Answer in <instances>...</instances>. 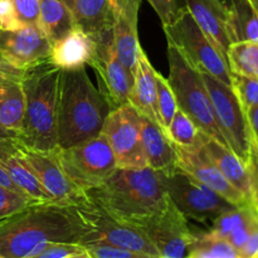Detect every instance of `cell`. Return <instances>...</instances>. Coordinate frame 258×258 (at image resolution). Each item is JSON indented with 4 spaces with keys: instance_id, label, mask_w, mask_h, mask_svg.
Listing matches in <instances>:
<instances>
[{
    "instance_id": "cell-33",
    "label": "cell",
    "mask_w": 258,
    "mask_h": 258,
    "mask_svg": "<svg viewBox=\"0 0 258 258\" xmlns=\"http://www.w3.org/2000/svg\"><path fill=\"white\" fill-rule=\"evenodd\" d=\"M232 90L244 112L258 106V80L232 73Z\"/></svg>"
},
{
    "instance_id": "cell-45",
    "label": "cell",
    "mask_w": 258,
    "mask_h": 258,
    "mask_svg": "<svg viewBox=\"0 0 258 258\" xmlns=\"http://www.w3.org/2000/svg\"><path fill=\"white\" fill-rule=\"evenodd\" d=\"M13 67H10L9 64H7L5 62H3L2 59H0V72H3V71H8V70H12Z\"/></svg>"
},
{
    "instance_id": "cell-8",
    "label": "cell",
    "mask_w": 258,
    "mask_h": 258,
    "mask_svg": "<svg viewBox=\"0 0 258 258\" xmlns=\"http://www.w3.org/2000/svg\"><path fill=\"white\" fill-rule=\"evenodd\" d=\"M159 175L169 198L186 219L213 223L219 216L236 208L223 197L180 169L171 174L159 173Z\"/></svg>"
},
{
    "instance_id": "cell-36",
    "label": "cell",
    "mask_w": 258,
    "mask_h": 258,
    "mask_svg": "<svg viewBox=\"0 0 258 258\" xmlns=\"http://www.w3.org/2000/svg\"><path fill=\"white\" fill-rule=\"evenodd\" d=\"M148 2L160 18L163 25L173 22L179 12L185 7L183 0H148Z\"/></svg>"
},
{
    "instance_id": "cell-34",
    "label": "cell",
    "mask_w": 258,
    "mask_h": 258,
    "mask_svg": "<svg viewBox=\"0 0 258 258\" xmlns=\"http://www.w3.org/2000/svg\"><path fill=\"white\" fill-rule=\"evenodd\" d=\"M82 246L92 258H151L146 254L112 246V244L100 241V239L87 242V243H83Z\"/></svg>"
},
{
    "instance_id": "cell-35",
    "label": "cell",
    "mask_w": 258,
    "mask_h": 258,
    "mask_svg": "<svg viewBox=\"0 0 258 258\" xmlns=\"http://www.w3.org/2000/svg\"><path fill=\"white\" fill-rule=\"evenodd\" d=\"M15 15L23 27L38 25L40 12V0H10Z\"/></svg>"
},
{
    "instance_id": "cell-1",
    "label": "cell",
    "mask_w": 258,
    "mask_h": 258,
    "mask_svg": "<svg viewBox=\"0 0 258 258\" xmlns=\"http://www.w3.org/2000/svg\"><path fill=\"white\" fill-rule=\"evenodd\" d=\"M93 229L77 206L34 203L0 222V257L30 258L49 243H85Z\"/></svg>"
},
{
    "instance_id": "cell-49",
    "label": "cell",
    "mask_w": 258,
    "mask_h": 258,
    "mask_svg": "<svg viewBox=\"0 0 258 258\" xmlns=\"http://www.w3.org/2000/svg\"><path fill=\"white\" fill-rule=\"evenodd\" d=\"M0 258H3V257H0Z\"/></svg>"
},
{
    "instance_id": "cell-18",
    "label": "cell",
    "mask_w": 258,
    "mask_h": 258,
    "mask_svg": "<svg viewBox=\"0 0 258 258\" xmlns=\"http://www.w3.org/2000/svg\"><path fill=\"white\" fill-rule=\"evenodd\" d=\"M193 19L227 59V49L233 43L229 27V10L218 0H183Z\"/></svg>"
},
{
    "instance_id": "cell-25",
    "label": "cell",
    "mask_w": 258,
    "mask_h": 258,
    "mask_svg": "<svg viewBox=\"0 0 258 258\" xmlns=\"http://www.w3.org/2000/svg\"><path fill=\"white\" fill-rule=\"evenodd\" d=\"M93 50L95 40L81 29L75 28L53 44L50 59L60 70H76L90 63Z\"/></svg>"
},
{
    "instance_id": "cell-37",
    "label": "cell",
    "mask_w": 258,
    "mask_h": 258,
    "mask_svg": "<svg viewBox=\"0 0 258 258\" xmlns=\"http://www.w3.org/2000/svg\"><path fill=\"white\" fill-rule=\"evenodd\" d=\"M82 252H85V247L80 243H49L39 253L30 258H68Z\"/></svg>"
},
{
    "instance_id": "cell-30",
    "label": "cell",
    "mask_w": 258,
    "mask_h": 258,
    "mask_svg": "<svg viewBox=\"0 0 258 258\" xmlns=\"http://www.w3.org/2000/svg\"><path fill=\"white\" fill-rule=\"evenodd\" d=\"M185 258H239V254L227 239L207 232L196 236Z\"/></svg>"
},
{
    "instance_id": "cell-13",
    "label": "cell",
    "mask_w": 258,
    "mask_h": 258,
    "mask_svg": "<svg viewBox=\"0 0 258 258\" xmlns=\"http://www.w3.org/2000/svg\"><path fill=\"white\" fill-rule=\"evenodd\" d=\"M88 64L95 71L98 91L107 101L111 110L128 105L134 78L117 58L112 37L95 40V50Z\"/></svg>"
},
{
    "instance_id": "cell-23",
    "label": "cell",
    "mask_w": 258,
    "mask_h": 258,
    "mask_svg": "<svg viewBox=\"0 0 258 258\" xmlns=\"http://www.w3.org/2000/svg\"><path fill=\"white\" fill-rule=\"evenodd\" d=\"M128 103L144 117L159 123L161 126L160 116L156 102L155 70L151 66L148 55L141 48L139 52L138 67H136L134 83L131 87Z\"/></svg>"
},
{
    "instance_id": "cell-29",
    "label": "cell",
    "mask_w": 258,
    "mask_h": 258,
    "mask_svg": "<svg viewBox=\"0 0 258 258\" xmlns=\"http://www.w3.org/2000/svg\"><path fill=\"white\" fill-rule=\"evenodd\" d=\"M227 62L232 73L258 80V43H232L227 49Z\"/></svg>"
},
{
    "instance_id": "cell-44",
    "label": "cell",
    "mask_w": 258,
    "mask_h": 258,
    "mask_svg": "<svg viewBox=\"0 0 258 258\" xmlns=\"http://www.w3.org/2000/svg\"><path fill=\"white\" fill-rule=\"evenodd\" d=\"M68 258H92V257H91L90 254H88L87 252H86V249H85V252H82V253L73 254V256H71V257H68Z\"/></svg>"
},
{
    "instance_id": "cell-14",
    "label": "cell",
    "mask_w": 258,
    "mask_h": 258,
    "mask_svg": "<svg viewBox=\"0 0 258 258\" xmlns=\"http://www.w3.org/2000/svg\"><path fill=\"white\" fill-rule=\"evenodd\" d=\"M52 43L38 25L0 30V59L19 71L50 59Z\"/></svg>"
},
{
    "instance_id": "cell-15",
    "label": "cell",
    "mask_w": 258,
    "mask_h": 258,
    "mask_svg": "<svg viewBox=\"0 0 258 258\" xmlns=\"http://www.w3.org/2000/svg\"><path fill=\"white\" fill-rule=\"evenodd\" d=\"M22 148L33 173L35 174L45 191L52 197L54 203L78 206L88 201L85 191L76 185L63 170L57 158V150L37 151L24 146Z\"/></svg>"
},
{
    "instance_id": "cell-41",
    "label": "cell",
    "mask_w": 258,
    "mask_h": 258,
    "mask_svg": "<svg viewBox=\"0 0 258 258\" xmlns=\"http://www.w3.org/2000/svg\"><path fill=\"white\" fill-rule=\"evenodd\" d=\"M244 113H246L249 134H251V143L258 149V106L249 108Z\"/></svg>"
},
{
    "instance_id": "cell-20",
    "label": "cell",
    "mask_w": 258,
    "mask_h": 258,
    "mask_svg": "<svg viewBox=\"0 0 258 258\" xmlns=\"http://www.w3.org/2000/svg\"><path fill=\"white\" fill-rule=\"evenodd\" d=\"M141 143L149 168L156 173L171 174L178 170L176 148L159 123L140 115Z\"/></svg>"
},
{
    "instance_id": "cell-4",
    "label": "cell",
    "mask_w": 258,
    "mask_h": 258,
    "mask_svg": "<svg viewBox=\"0 0 258 258\" xmlns=\"http://www.w3.org/2000/svg\"><path fill=\"white\" fill-rule=\"evenodd\" d=\"M62 70L52 59L23 71L25 96L24 120L17 141L37 151L58 150L57 101Z\"/></svg>"
},
{
    "instance_id": "cell-9",
    "label": "cell",
    "mask_w": 258,
    "mask_h": 258,
    "mask_svg": "<svg viewBox=\"0 0 258 258\" xmlns=\"http://www.w3.org/2000/svg\"><path fill=\"white\" fill-rule=\"evenodd\" d=\"M201 76L211 98L217 125L227 145L247 165L251 154V134L246 113L236 93L232 87L216 80L213 76L206 72H201Z\"/></svg>"
},
{
    "instance_id": "cell-43",
    "label": "cell",
    "mask_w": 258,
    "mask_h": 258,
    "mask_svg": "<svg viewBox=\"0 0 258 258\" xmlns=\"http://www.w3.org/2000/svg\"><path fill=\"white\" fill-rule=\"evenodd\" d=\"M0 139H17V136L13 135L12 133L7 131L2 125H0Z\"/></svg>"
},
{
    "instance_id": "cell-27",
    "label": "cell",
    "mask_w": 258,
    "mask_h": 258,
    "mask_svg": "<svg viewBox=\"0 0 258 258\" xmlns=\"http://www.w3.org/2000/svg\"><path fill=\"white\" fill-rule=\"evenodd\" d=\"M169 140L178 149L189 153H199L209 140V136L194 123L181 110L176 111L170 125L165 130Z\"/></svg>"
},
{
    "instance_id": "cell-47",
    "label": "cell",
    "mask_w": 258,
    "mask_h": 258,
    "mask_svg": "<svg viewBox=\"0 0 258 258\" xmlns=\"http://www.w3.org/2000/svg\"><path fill=\"white\" fill-rule=\"evenodd\" d=\"M63 2H64L66 4H67L68 7L71 8V9H72V8H73V3H75V0H63Z\"/></svg>"
},
{
    "instance_id": "cell-12",
    "label": "cell",
    "mask_w": 258,
    "mask_h": 258,
    "mask_svg": "<svg viewBox=\"0 0 258 258\" xmlns=\"http://www.w3.org/2000/svg\"><path fill=\"white\" fill-rule=\"evenodd\" d=\"M77 207L86 223L90 224L93 229L92 234L85 243L100 239L120 248L146 254L151 258H160L158 249L138 228L117 221L90 201L78 204Z\"/></svg>"
},
{
    "instance_id": "cell-2",
    "label": "cell",
    "mask_w": 258,
    "mask_h": 258,
    "mask_svg": "<svg viewBox=\"0 0 258 258\" xmlns=\"http://www.w3.org/2000/svg\"><path fill=\"white\" fill-rule=\"evenodd\" d=\"M85 193L91 203L135 228L170 201L159 173L149 166L117 169L105 183Z\"/></svg>"
},
{
    "instance_id": "cell-5",
    "label": "cell",
    "mask_w": 258,
    "mask_h": 258,
    "mask_svg": "<svg viewBox=\"0 0 258 258\" xmlns=\"http://www.w3.org/2000/svg\"><path fill=\"white\" fill-rule=\"evenodd\" d=\"M168 60L170 70L168 82L175 96L179 110L189 116L209 138L228 148L217 125L211 98L201 72L183 57L175 45L169 42Z\"/></svg>"
},
{
    "instance_id": "cell-3",
    "label": "cell",
    "mask_w": 258,
    "mask_h": 258,
    "mask_svg": "<svg viewBox=\"0 0 258 258\" xmlns=\"http://www.w3.org/2000/svg\"><path fill=\"white\" fill-rule=\"evenodd\" d=\"M110 112V105L93 86L85 66L62 70L57 101L58 148H71L100 135Z\"/></svg>"
},
{
    "instance_id": "cell-21",
    "label": "cell",
    "mask_w": 258,
    "mask_h": 258,
    "mask_svg": "<svg viewBox=\"0 0 258 258\" xmlns=\"http://www.w3.org/2000/svg\"><path fill=\"white\" fill-rule=\"evenodd\" d=\"M23 71L0 72V125L18 138L24 120L25 96L22 82Z\"/></svg>"
},
{
    "instance_id": "cell-42",
    "label": "cell",
    "mask_w": 258,
    "mask_h": 258,
    "mask_svg": "<svg viewBox=\"0 0 258 258\" xmlns=\"http://www.w3.org/2000/svg\"><path fill=\"white\" fill-rule=\"evenodd\" d=\"M0 186H5V188L8 189H12V190H15V191H19V193H23L22 190H20L19 188H18L17 185L14 184V181L10 179L9 174H8V171L5 170V168L3 166V164L0 163ZM24 194V193H23Z\"/></svg>"
},
{
    "instance_id": "cell-28",
    "label": "cell",
    "mask_w": 258,
    "mask_h": 258,
    "mask_svg": "<svg viewBox=\"0 0 258 258\" xmlns=\"http://www.w3.org/2000/svg\"><path fill=\"white\" fill-rule=\"evenodd\" d=\"M234 42L258 43V14L249 0H227Z\"/></svg>"
},
{
    "instance_id": "cell-19",
    "label": "cell",
    "mask_w": 258,
    "mask_h": 258,
    "mask_svg": "<svg viewBox=\"0 0 258 258\" xmlns=\"http://www.w3.org/2000/svg\"><path fill=\"white\" fill-rule=\"evenodd\" d=\"M0 163L10 179L24 194L38 203H49L52 197L45 191L25 159L23 148L17 139H0Z\"/></svg>"
},
{
    "instance_id": "cell-48",
    "label": "cell",
    "mask_w": 258,
    "mask_h": 258,
    "mask_svg": "<svg viewBox=\"0 0 258 258\" xmlns=\"http://www.w3.org/2000/svg\"><path fill=\"white\" fill-rule=\"evenodd\" d=\"M218 2H221V3H223V4H227V0H218Z\"/></svg>"
},
{
    "instance_id": "cell-39",
    "label": "cell",
    "mask_w": 258,
    "mask_h": 258,
    "mask_svg": "<svg viewBox=\"0 0 258 258\" xmlns=\"http://www.w3.org/2000/svg\"><path fill=\"white\" fill-rule=\"evenodd\" d=\"M249 176H251V188H252V201L253 206L258 211V149L251 143V154L249 160L247 164Z\"/></svg>"
},
{
    "instance_id": "cell-22",
    "label": "cell",
    "mask_w": 258,
    "mask_h": 258,
    "mask_svg": "<svg viewBox=\"0 0 258 258\" xmlns=\"http://www.w3.org/2000/svg\"><path fill=\"white\" fill-rule=\"evenodd\" d=\"M76 27L95 40L112 37L115 8L112 0H75Z\"/></svg>"
},
{
    "instance_id": "cell-46",
    "label": "cell",
    "mask_w": 258,
    "mask_h": 258,
    "mask_svg": "<svg viewBox=\"0 0 258 258\" xmlns=\"http://www.w3.org/2000/svg\"><path fill=\"white\" fill-rule=\"evenodd\" d=\"M249 3H251L253 9L256 10V13L258 14V0H249Z\"/></svg>"
},
{
    "instance_id": "cell-17",
    "label": "cell",
    "mask_w": 258,
    "mask_h": 258,
    "mask_svg": "<svg viewBox=\"0 0 258 258\" xmlns=\"http://www.w3.org/2000/svg\"><path fill=\"white\" fill-rule=\"evenodd\" d=\"M176 154H178V169H180L181 171L211 188L233 206H253L224 178L223 174L218 170V168L204 154L203 150L199 153H189L176 148Z\"/></svg>"
},
{
    "instance_id": "cell-32",
    "label": "cell",
    "mask_w": 258,
    "mask_h": 258,
    "mask_svg": "<svg viewBox=\"0 0 258 258\" xmlns=\"http://www.w3.org/2000/svg\"><path fill=\"white\" fill-rule=\"evenodd\" d=\"M34 203H38V202H35L27 194L0 186V222L24 211L25 208Z\"/></svg>"
},
{
    "instance_id": "cell-11",
    "label": "cell",
    "mask_w": 258,
    "mask_h": 258,
    "mask_svg": "<svg viewBox=\"0 0 258 258\" xmlns=\"http://www.w3.org/2000/svg\"><path fill=\"white\" fill-rule=\"evenodd\" d=\"M139 231L158 249L160 258H185L196 234L189 228L188 219L170 201L160 212L145 219Z\"/></svg>"
},
{
    "instance_id": "cell-26",
    "label": "cell",
    "mask_w": 258,
    "mask_h": 258,
    "mask_svg": "<svg viewBox=\"0 0 258 258\" xmlns=\"http://www.w3.org/2000/svg\"><path fill=\"white\" fill-rule=\"evenodd\" d=\"M38 27L52 45L77 28L72 9L63 0H40Z\"/></svg>"
},
{
    "instance_id": "cell-40",
    "label": "cell",
    "mask_w": 258,
    "mask_h": 258,
    "mask_svg": "<svg viewBox=\"0 0 258 258\" xmlns=\"http://www.w3.org/2000/svg\"><path fill=\"white\" fill-rule=\"evenodd\" d=\"M238 254L239 258H258V217L254 221L246 244Z\"/></svg>"
},
{
    "instance_id": "cell-16",
    "label": "cell",
    "mask_w": 258,
    "mask_h": 258,
    "mask_svg": "<svg viewBox=\"0 0 258 258\" xmlns=\"http://www.w3.org/2000/svg\"><path fill=\"white\" fill-rule=\"evenodd\" d=\"M115 19L112 27V42L117 58L134 78L141 49L138 35L139 10L141 0H112Z\"/></svg>"
},
{
    "instance_id": "cell-24",
    "label": "cell",
    "mask_w": 258,
    "mask_h": 258,
    "mask_svg": "<svg viewBox=\"0 0 258 258\" xmlns=\"http://www.w3.org/2000/svg\"><path fill=\"white\" fill-rule=\"evenodd\" d=\"M204 154L213 161L218 170L223 174L224 178L247 199L251 204L252 188L251 176L246 164L233 153L229 148L222 145L219 141L209 139L203 148Z\"/></svg>"
},
{
    "instance_id": "cell-38",
    "label": "cell",
    "mask_w": 258,
    "mask_h": 258,
    "mask_svg": "<svg viewBox=\"0 0 258 258\" xmlns=\"http://www.w3.org/2000/svg\"><path fill=\"white\" fill-rule=\"evenodd\" d=\"M10 0H0V30H17L22 28Z\"/></svg>"
},
{
    "instance_id": "cell-10",
    "label": "cell",
    "mask_w": 258,
    "mask_h": 258,
    "mask_svg": "<svg viewBox=\"0 0 258 258\" xmlns=\"http://www.w3.org/2000/svg\"><path fill=\"white\" fill-rule=\"evenodd\" d=\"M101 133L115 155L117 169L148 168L140 131V113L128 103L111 110Z\"/></svg>"
},
{
    "instance_id": "cell-31",
    "label": "cell",
    "mask_w": 258,
    "mask_h": 258,
    "mask_svg": "<svg viewBox=\"0 0 258 258\" xmlns=\"http://www.w3.org/2000/svg\"><path fill=\"white\" fill-rule=\"evenodd\" d=\"M155 83H156V102H158V111L160 116L161 127L164 131L168 128L173 120L174 115L178 111V103H176L175 96L173 90L169 85L168 80L164 78L161 73L155 71Z\"/></svg>"
},
{
    "instance_id": "cell-7",
    "label": "cell",
    "mask_w": 258,
    "mask_h": 258,
    "mask_svg": "<svg viewBox=\"0 0 258 258\" xmlns=\"http://www.w3.org/2000/svg\"><path fill=\"white\" fill-rule=\"evenodd\" d=\"M63 170L83 191L105 183L116 170L115 155L102 133L67 149H58Z\"/></svg>"
},
{
    "instance_id": "cell-6",
    "label": "cell",
    "mask_w": 258,
    "mask_h": 258,
    "mask_svg": "<svg viewBox=\"0 0 258 258\" xmlns=\"http://www.w3.org/2000/svg\"><path fill=\"white\" fill-rule=\"evenodd\" d=\"M163 29L166 42L175 45L194 68L232 87V72L226 57L199 28L188 8L184 7L173 22L163 25Z\"/></svg>"
}]
</instances>
